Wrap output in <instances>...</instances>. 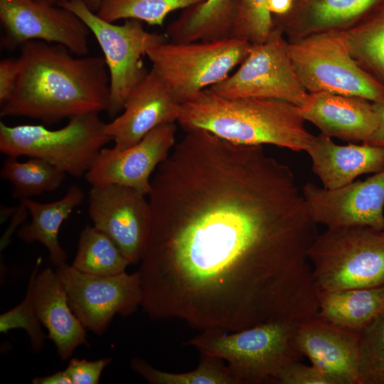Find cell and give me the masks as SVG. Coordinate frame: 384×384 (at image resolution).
I'll return each mask as SVG.
<instances>
[{
	"mask_svg": "<svg viewBox=\"0 0 384 384\" xmlns=\"http://www.w3.org/2000/svg\"><path fill=\"white\" fill-rule=\"evenodd\" d=\"M299 107L259 97L225 98L209 89L182 105L178 124L187 131L206 130L240 145L271 144L306 151L314 135L304 125Z\"/></svg>",
	"mask_w": 384,
	"mask_h": 384,
	"instance_id": "3",
	"label": "cell"
},
{
	"mask_svg": "<svg viewBox=\"0 0 384 384\" xmlns=\"http://www.w3.org/2000/svg\"><path fill=\"white\" fill-rule=\"evenodd\" d=\"M359 335L358 384H384V314Z\"/></svg>",
	"mask_w": 384,
	"mask_h": 384,
	"instance_id": "31",
	"label": "cell"
},
{
	"mask_svg": "<svg viewBox=\"0 0 384 384\" xmlns=\"http://www.w3.org/2000/svg\"><path fill=\"white\" fill-rule=\"evenodd\" d=\"M146 196L118 184L92 186L88 193L93 225L116 243L130 264L139 262L149 238L151 213Z\"/></svg>",
	"mask_w": 384,
	"mask_h": 384,
	"instance_id": "13",
	"label": "cell"
},
{
	"mask_svg": "<svg viewBox=\"0 0 384 384\" xmlns=\"http://www.w3.org/2000/svg\"><path fill=\"white\" fill-rule=\"evenodd\" d=\"M40 265L41 258H38L31 273L26 293L22 302L0 316V332L7 334L13 329H23L30 338L32 349L36 353L42 350L46 338L36 311L33 295V280L38 272Z\"/></svg>",
	"mask_w": 384,
	"mask_h": 384,
	"instance_id": "30",
	"label": "cell"
},
{
	"mask_svg": "<svg viewBox=\"0 0 384 384\" xmlns=\"http://www.w3.org/2000/svg\"><path fill=\"white\" fill-rule=\"evenodd\" d=\"M78 16L93 33L108 69L110 93L107 111L115 118L123 110L132 89L148 73L142 58L147 51L167 40L163 34L144 30L142 21L125 19L117 25L99 17L82 0H66L58 4Z\"/></svg>",
	"mask_w": 384,
	"mask_h": 384,
	"instance_id": "9",
	"label": "cell"
},
{
	"mask_svg": "<svg viewBox=\"0 0 384 384\" xmlns=\"http://www.w3.org/2000/svg\"><path fill=\"white\" fill-rule=\"evenodd\" d=\"M27 212H28V210L26 207L23 203H20L19 207H18L16 211L14 213V217L10 225L2 236L1 240V250L8 245L10 236L14 229L25 220Z\"/></svg>",
	"mask_w": 384,
	"mask_h": 384,
	"instance_id": "37",
	"label": "cell"
},
{
	"mask_svg": "<svg viewBox=\"0 0 384 384\" xmlns=\"http://www.w3.org/2000/svg\"><path fill=\"white\" fill-rule=\"evenodd\" d=\"M206 0H102L97 15L114 22L119 19H137L150 26L164 24L171 12L201 4Z\"/></svg>",
	"mask_w": 384,
	"mask_h": 384,
	"instance_id": "29",
	"label": "cell"
},
{
	"mask_svg": "<svg viewBox=\"0 0 384 384\" xmlns=\"http://www.w3.org/2000/svg\"><path fill=\"white\" fill-rule=\"evenodd\" d=\"M252 44L238 38L213 41H166L146 56L174 98L181 105L221 82L240 65Z\"/></svg>",
	"mask_w": 384,
	"mask_h": 384,
	"instance_id": "7",
	"label": "cell"
},
{
	"mask_svg": "<svg viewBox=\"0 0 384 384\" xmlns=\"http://www.w3.org/2000/svg\"><path fill=\"white\" fill-rule=\"evenodd\" d=\"M138 272L143 311L236 331L317 316L318 236L290 168L262 145L186 131L156 169Z\"/></svg>",
	"mask_w": 384,
	"mask_h": 384,
	"instance_id": "1",
	"label": "cell"
},
{
	"mask_svg": "<svg viewBox=\"0 0 384 384\" xmlns=\"http://www.w3.org/2000/svg\"><path fill=\"white\" fill-rule=\"evenodd\" d=\"M294 343L334 384H358L360 335L318 316L298 323Z\"/></svg>",
	"mask_w": 384,
	"mask_h": 384,
	"instance_id": "17",
	"label": "cell"
},
{
	"mask_svg": "<svg viewBox=\"0 0 384 384\" xmlns=\"http://www.w3.org/2000/svg\"><path fill=\"white\" fill-rule=\"evenodd\" d=\"M31 383L33 384H72L65 370L43 377H36L32 379Z\"/></svg>",
	"mask_w": 384,
	"mask_h": 384,
	"instance_id": "38",
	"label": "cell"
},
{
	"mask_svg": "<svg viewBox=\"0 0 384 384\" xmlns=\"http://www.w3.org/2000/svg\"><path fill=\"white\" fill-rule=\"evenodd\" d=\"M69 305L83 326L102 335L116 314L128 316L142 305L139 274L109 276L82 272L66 262L56 266Z\"/></svg>",
	"mask_w": 384,
	"mask_h": 384,
	"instance_id": "11",
	"label": "cell"
},
{
	"mask_svg": "<svg viewBox=\"0 0 384 384\" xmlns=\"http://www.w3.org/2000/svg\"><path fill=\"white\" fill-rule=\"evenodd\" d=\"M112 362L111 358L95 361L70 359L65 369L72 384H98L103 370Z\"/></svg>",
	"mask_w": 384,
	"mask_h": 384,
	"instance_id": "34",
	"label": "cell"
},
{
	"mask_svg": "<svg viewBox=\"0 0 384 384\" xmlns=\"http://www.w3.org/2000/svg\"><path fill=\"white\" fill-rule=\"evenodd\" d=\"M318 292L384 285V230L328 228L308 252Z\"/></svg>",
	"mask_w": 384,
	"mask_h": 384,
	"instance_id": "5",
	"label": "cell"
},
{
	"mask_svg": "<svg viewBox=\"0 0 384 384\" xmlns=\"http://www.w3.org/2000/svg\"><path fill=\"white\" fill-rule=\"evenodd\" d=\"M208 89L225 98L275 99L297 107L309 97L293 68L288 40L275 28L265 41L252 44L234 73Z\"/></svg>",
	"mask_w": 384,
	"mask_h": 384,
	"instance_id": "10",
	"label": "cell"
},
{
	"mask_svg": "<svg viewBox=\"0 0 384 384\" xmlns=\"http://www.w3.org/2000/svg\"><path fill=\"white\" fill-rule=\"evenodd\" d=\"M130 368L151 384H235L222 359L201 353L198 366L186 373L163 371L140 358H133Z\"/></svg>",
	"mask_w": 384,
	"mask_h": 384,
	"instance_id": "28",
	"label": "cell"
},
{
	"mask_svg": "<svg viewBox=\"0 0 384 384\" xmlns=\"http://www.w3.org/2000/svg\"><path fill=\"white\" fill-rule=\"evenodd\" d=\"M65 174L46 161L36 157L19 161L17 158L7 156L0 171V176L13 186V198L19 201L55 191Z\"/></svg>",
	"mask_w": 384,
	"mask_h": 384,
	"instance_id": "27",
	"label": "cell"
},
{
	"mask_svg": "<svg viewBox=\"0 0 384 384\" xmlns=\"http://www.w3.org/2000/svg\"><path fill=\"white\" fill-rule=\"evenodd\" d=\"M373 104L378 116V126L370 138L363 144L384 148V100Z\"/></svg>",
	"mask_w": 384,
	"mask_h": 384,
	"instance_id": "36",
	"label": "cell"
},
{
	"mask_svg": "<svg viewBox=\"0 0 384 384\" xmlns=\"http://www.w3.org/2000/svg\"><path fill=\"white\" fill-rule=\"evenodd\" d=\"M273 383L279 384H334V381L314 365L306 366L299 361L283 368Z\"/></svg>",
	"mask_w": 384,
	"mask_h": 384,
	"instance_id": "33",
	"label": "cell"
},
{
	"mask_svg": "<svg viewBox=\"0 0 384 384\" xmlns=\"http://www.w3.org/2000/svg\"><path fill=\"white\" fill-rule=\"evenodd\" d=\"M346 31L353 58L384 87V1Z\"/></svg>",
	"mask_w": 384,
	"mask_h": 384,
	"instance_id": "25",
	"label": "cell"
},
{
	"mask_svg": "<svg viewBox=\"0 0 384 384\" xmlns=\"http://www.w3.org/2000/svg\"><path fill=\"white\" fill-rule=\"evenodd\" d=\"M130 265L116 243L94 225L81 232L72 266L94 275L109 276L126 272Z\"/></svg>",
	"mask_w": 384,
	"mask_h": 384,
	"instance_id": "26",
	"label": "cell"
},
{
	"mask_svg": "<svg viewBox=\"0 0 384 384\" xmlns=\"http://www.w3.org/2000/svg\"><path fill=\"white\" fill-rule=\"evenodd\" d=\"M297 324L279 321L236 331L207 329L185 344L225 360L235 384L273 383L283 368L302 357L294 343Z\"/></svg>",
	"mask_w": 384,
	"mask_h": 384,
	"instance_id": "4",
	"label": "cell"
},
{
	"mask_svg": "<svg viewBox=\"0 0 384 384\" xmlns=\"http://www.w3.org/2000/svg\"><path fill=\"white\" fill-rule=\"evenodd\" d=\"M384 0H289L286 11L272 15L274 28L289 41L309 35L346 31Z\"/></svg>",
	"mask_w": 384,
	"mask_h": 384,
	"instance_id": "19",
	"label": "cell"
},
{
	"mask_svg": "<svg viewBox=\"0 0 384 384\" xmlns=\"http://www.w3.org/2000/svg\"><path fill=\"white\" fill-rule=\"evenodd\" d=\"M182 105L172 96L151 68L127 97L122 112L105 124V132L123 149L139 142L155 128L178 122Z\"/></svg>",
	"mask_w": 384,
	"mask_h": 384,
	"instance_id": "16",
	"label": "cell"
},
{
	"mask_svg": "<svg viewBox=\"0 0 384 384\" xmlns=\"http://www.w3.org/2000/svg\"><path fill=\"white\" fill-rule=\"evenodd\" d=\"M302 191L316 224L328 228L367 226L384 230V169L336 189L309 182Z\"/></svg>",
	"mask_w": 384,
	"mask_h": 384,
	"instance_id": "14",
	"label": "cell"
},
{
	"mask_svg": "<svg viewBox=\"0 0 384 384\" xmlns=\"http://www.w3.org/2000/svg\"><path fill=\"white\" fill-rule=\"evenodd\" d=\"M306 151L313 172L327 189L341 188L362 174L384 169V148L363 143L339 145L321 133L314 137Z\"/></svg>",
	"mask_w": 384,
	"mask_h": 384,
	"instance_id": "20",
	"label": "cell"
},
{
	"mask_svg": "<svg viewBox=\"0 0 384 384\" xmlns=\"http://www.w3.org/2000/svg\"><path fill=\"white\" fill-rule=\"evenodd\" d=\"M1 45L7 50L30 41L60 44L78 56L88 52L90 31L68 9L36 0H0Z\"/></svg>",
	"mask_w": 384,
	"mask_h": 384,
	"instance_id": "12",
	"label": "cell"
},
{
	"mask_svg": "<svg viewBox=\"0 0 384 384\" xmlns=\"http://www.w3.org/2000/svg\"><path fill=\"white\" fill-rule=\"evenodd\" d=\"M84 197L82 190L72 185L63 198L53 202L41 203L31 198L19 201L28 209L31 220L18 231V237L26 243L38 242L43 245L53 265L66 262L67 253L58 241L59 230Z\"/></svg>",
	"mask_w": 384,
	"mask_h": 384,
	"instance_id": "23",
	"label": "cell"
},
{
	"mask_svg": "<svg viewBox=\"0 0 384 384\" xmlns=\"http://www.w3.org/2000/svg\"><path fill=\"white\" fill-rule=\"evenodd\" d=\"M105 124L97 112L71 117L65 126L58 129L41 124L9 126L1 122L0 151L15 158H39L80 178L111 141Z\"/></svg>",
	"mask_w": 384,
	"mask_h": 384,
	"instance_id": "6",
	"label": "cell"
},
{
	"mask_svg": "<svg viewBox=\"0 0 384 384\" xmlns=\"http://www.w3.org/2000/svg\"><path fill=\"white\" fill-rule=\"evenodd\" d=\"M239 0H206L184 9L166 28L174 42L213 41L230 38Z\"/></svg>",
	"mask_w": 384,
	"mask_h": 384,
	"instance_id": "24",
	"label": "cell"
},
{
	"mask_svg": "<svg viewBox=\"0 0 384 384\" xmlns=\"http://www.w3.org/2000/svg\"><path fill=\"white\" fill-rule=\"evenodd\" d=\"M299 109L304 121L312 123L321 134L348 142L366 143L378 126L373 102L361 97L309 93Z\"/></svg>",
	"mask_w": 384,
	"mask_h": 384,
	"instance_id": "18",
	"label": "cell"
},
{
	"mask_svg": "<svg viewBox=\"0 0 384 384\" xmlns=\"http://www.w3.org/2000/svg\"><path fill=\"white\" fill-rule=\"evenodd\" d=\"M16 85L0 116L26 117L47 124L106 110L110 76L104 57L78 58L64 46L30 41L20 46Z\"/></svg>",
	"mask_w": 384,
	"mask_h": 384,
	"instance_id": "2",
	"label": "cell"
},
{
	"mask_svg": "<svg viewBox=\"0 0 384 384\" xmlns=\"http://www.w3.org/2000/svg\"><path fill=\"white\" fill-rule=\"evenodd\" d=\"M175 123L161 125L128 148L103 147L85 175L92 186L118 184L148 196L151 175L175 146Z\"/></svg>",
	"mask_w": 384,
	"mask_h": 384,
	"instance_id": "15",
	"label": "cell"
},
{
	"mask_svg": "<svg viewBox=\"0 0 384 384\" xmlns=\"http://www.w3.org/2000/svg\"><path fill=\"white\" fill-rule=\"evenodd\" d=\"M33 295L37 315L48 331L60 359L69 358L80 345L90 346L85 328L71 309L56 272L46 267L33 280Z\"/></svg>",
	"mask_w": 384,
	"mask_h": 384,
	"instance_id": "21",
	"label": "cell"
},
{
	"mask_svg": "<svg viewBox=\"0 0 384 384\" xmlns=\"http://www.w3.org/2000/svg\"><path fill=\"white\" fill-rule=\"evenodd\" d=\"M102 1V0H82L88 9L95 13H97L99 10Z\"/></svg>",
	"mask_w": 384,
	"mask_h": 384,
	"instance_id": "39",
	"label": "cell"
},
{
	"mask_svg": "<svg viewBox=\"0 0 384 384\" xmlns=\"http://www.w3.org/2000/svg\"><path fill=\"white\" fill-rule=\"evenodd\" d=\"M18 207L14 208H6L5 206H1V223L4 222L7 217L13 213H14Z\"/></svg>",
	"mask_w": 384,
	"mask_h": 384,
	"instance_id": "40",
	"label": "cell"
},
{
	"mask_svg": "<svg viewBox=\"0 0 384 384\" xmlns=\"http://www.w3.org/2000/svg\"><path fill=\"white\" fill-rule=\"evenodd\" d=\"M293 68L308 93L326 92L384 100V87L353 58L346 31H329L288 41Z\"/></svg>",
	"mask_w": 384,
	"mask_h": 384,
	"instance_id": "8",
	"label": "cell"
},
{
	"mask_svg": "<svg viewBox=\"0 0 384 384\" xmlns=\"http://www.w3.org/2000/svg\"><path fill=\"white\" fill-rule=\"evenodd\" d=\"M321 319L360 334L384 314V285L318 292Z\"/></svg>",
	"mask_w": 384,
	"mask_h": 384,
	"instance_id": "22",
	"label": "cell"
},
{
	"mask_svg": "<svg viewBox=\"0 0 384 384\" xmlns=\"http://www.w3.org/2000/svg\"><path fill=\"white\" fill-rule=\"evenodd\" d=\"M19 74L18 58H7L0 62V105L1 106L12 92Z\"/></svg>",
	"mask_w": 384,
	"mask_h": 384,
	"instance_id": "35",
	"label": "cell"
},
{
	"mask_svg": "<svg viewBox=\"0 0 384 384\" xmlns=\"http://www.w3.org/2000/svg\"><path fill=\"white\" fill-rule=\"evenodd\" d=\"M271 0H239L231 37L251 44L265 41L274 28Z\"/></svg>",
	"mask_w": 384,
	"mask_h": 384,
	"instance_id": "32",
	"label": "cell"
},
{
	"mask_svg": "<svg viewBox=\"0 0 384 384\" xmlns=\"http://www.w3.org/2000/svg\"><path fill=\"white\" fill-rule=\"evenodd\" d=\"M40 2L46 3L50 5H58L66 0H36Z\"/></svg>",
	"mask_w": 384,
	"mask_h": 384,
	"instance_id": "41",
	"label": "cell"
}]
</instances>
